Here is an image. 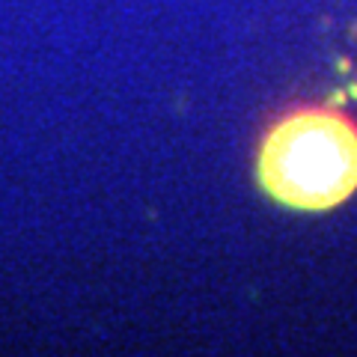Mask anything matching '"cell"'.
I'll return each instance as SVG.
<instances>
[{
    "instance_id": "obj_1",
    "label": "cell",
    "mask_w": 357,
    "mask_h": 357,
    "mask_svg": "<svg viewBox=\"0 0 357 357\" xmlns=\"http://www.w3.org/2000/svg\"><path fill=\"white\" fill-rule=\"evenodd\" d=\"M256 176L280 206L325 211L357 191V122L337 107H295L268 126Z\"/></svg>"
}]
</instances>
